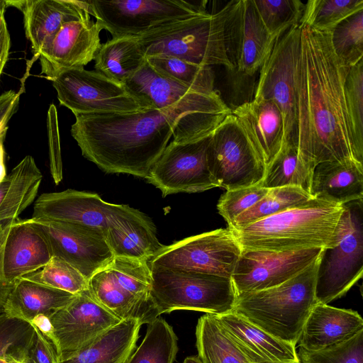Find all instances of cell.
Masks as SVG:
<instances>
[{
	"label": "cell",
	"instance_id": "1",
	"mask_svg": "<svg viewBox=\"0 0 363 363\" xmlns=\"http://www.w3.org/2000/svg\"><path fill=\"white\" fill-rule=\"evenodd\" d=\"M300 26L295 75L299 152L315 167L354 160L344 94L350 67L335 55L331 31Z\"/></svg>",
	"mask_w": 363,
	"mask_h": 363
},
{
	"label": "cell",
	"instance_id": "2",
	"mask_svg": "<svg viewBox=\"0 0 363 363\" xmlns=\"http://www.w3.org/2000/svg\"><path fill=\"white\" fill-rule=\"evenodd\" d=\"M74 116L71 134L86 159L106 173L145 179L176 126L174 119L155 108Z\"/></svg>",
	"mask_w": 363,
	"mask_h": 363
},
{
	"label": "cell",
	"instance_id": "3",
	"mask_svg": "<svg viewBox=\"0 0 363 363\" xmlns=\"http://www.w3.org/2000/svg\"><path fill=\"white\" fill-rule=\"evenodd\" d=\"M343 205L312 198L249 225L230 229L242 250L276 252L329 248L337 242Z\"/></svg>",
	"mask_w": 363,
	"mask_h": 363
},
{
	"label": "cell",
	"instance_id": "4",
	"mask_svg": "<svg viewBox=\"0 0 363 363\" xmlns=\"http://www.w3.org/2000/svg\"><path fill=\"white\" fill-rule=\"evenodd\" d=\"M123 84L138 99L175 121L174 142L211 135L232 113L217 90L189 86L160 74L147 61Z\"/></svg>",
	"mask_w": 363,
	"mask_h": 363
},
{
	"label": "cell",
	"instance_id": "5",
	"mask_svg": "<svg viewBox=\"0 0 363 363\" xmlns=\"http://www.w3.org/2000/svg\"><path fill=\"white\" fill-rule=\"evenodd\" d=\"M319 258L278 286L238 294L231 311L296 347L306 320L317 303L315 286Z\"/></svg>",
	"mask_w": 363,
	"mask_h": 363
},
{
	"label": "cell",
	"instance_id": "6",
	"mask_svg": "<svg viewBox=\"0 0 363 363\" xmlns=\"http://www.w3.org/2000/svg\"><path fill=\"white\" fill-rule=\"evenodd\" d=\"M230 1L219 11L178 19L135 38L145 57L167 55L204 67L233 71L226 51L225 22Z\"/></svg>",
	"mask_w": 363,
	"mask_h": 363
},
{
	"label": "cell",
	"instance_id": "7",
	"mask_svg": "<svg viewBox=\"0 0 363 363\" xmlns=\"http://www.w3.org/2000/svg\"><path fill=\"white\" fill-rule=\"evenodd\" d=\"M150 269V294L158 316L176 310L213 315L233 310L237 294L231 278L157 267Z\"/></svg>",
	"mask_w": 363,
	"mask_h": 363
},
{
	"label": "cell",
	"instance_id": "8",
	"mask_svg": "<svg viewBox=\"0 0 363 363\" xmlns=\"http://www.w3.org/2000/svg\"><path fill=\"white\" fill-rule=\"evenodd\" d=\"M40 58L42 74L52 82L61 105L74 115L130 113L151 108L123 84L84 67L57 68Z\"/></svg>",
	"mask_w": 363,
	"mask_h": 363
},
{
	"label": "cell",
	"instance_id": "9",
	"mask_svg": "<svg viewBox=\"0 0 363 363\" xmlns=\"http://www.w3.org/2000/svg\"><path fill=\"white\" fill-rule=\"evenodd\" d=\"M337 244L323 248L315 279L317 303L343 296L363 274V199L343 204Z\"/></svg>",
	"mask_w": 363,
	"mask_h": 363
},
{
	"label": "cell",
	"instance_id": "10",
	"mask_svg": "<svg viewBox=\"0 0 363 363\" xmlns=\"http://www.w3.org/2000/svg\"><path fill=\"white\" fill-rule=\"evenodd\" d=\"M207 164L216 187L226 190L259 184L266 169L264 161L232 113L210 136Z\"/></svg>",
	"mask_w": 363,
	"mask_h": 363
},
{
	"label": "cell",
	"instance_id": "11",
	"mask_svg": "<svg viewBox=\"0 0 363 363\" xmlns=\"http://www.w3.org/2000/svg\"><path fill=\"white\" fill-rule=\"evenodd\" d=\"M91 16L112 38H136L162 24L207 12L206 1L184 0L87 1Z\"/></svg>",
	"mask_w": 363,
	"mask_h": 363
},
{
	"label": "cell",
	"instance_id": "12",
	"mask_svg": "<svg viewBox=\"0 0 363 363\" xmlns=\"http://www.w3.org/2000/svg\"><path fill=\"white\" fill-rule=\"evenodd\" d=\"M301 26L296 25L277 38L259 70L255 97L274 102L284 122L283 144L298 145L296 66Z\"/></svg>",
	"mask_w": 363,
	"mask_h": 363
},
{
	"label": "cell",
	"instance_id": "13",
	"mask_svg": "<svg viewBox=\"0 0 363 363\" xmlns=\"http://www.w3.org/2000/svg\"><path fill=\"white\" fill-rule=\"evenodd\" d=\"M241 252L231 230L219 228L164 246L149 264L231 278Z\"/></svg>",
	"mask_w": 363,
	"mask_h": 363
},
{
	"label": "cell",
	"instance_id": "14",
	"mask_svg": "<svg viewBox=\"0 0 363 363\" xmlns=\"http://www.w3.org/2000/svg\"><path fill=\"white\" fill-rule=\"evenodd\" d=\"M30 220L47 240L52 257L69 263L88 281L115 257L102 228L46 219Z\"/></svg>",
	"mask_w": 363,
	"mask_h": 363
},
{
	"label": "cell",
	"instance_id": "15",
	"mask_svg": "<svg viewBox=\"0 0 363 363\" xmlns=\"http://www.w3.org/2000/svg\"><path fill=\"white\" fill-rule=\"evenodd\" d=\"M210 136L169 143L146 177L164 197L180 192L196 193L216 187L207 164Z\"/></svg>",
	"mask_w": 363,
	"mask_h": 363
},
{
	"label": "cell",
	"instance_id": "16",
	"mask_svg": "<svg viewBox=\"0 0 363 363\" xmlns=\"http://www.w3.org/2000/svg\"><path fill=\"white\" fill-rule=\"evenodd\" d=\"M276 40L263 25L253 0L230 1L225 45L232 72L253 76L269 57Z\"/></svg>",
	"mask_w": 363,
	"mask_h": 363
},
{
	"label": "cell",
	"instance_id": "17",
	"mask_svg": "<svg viewBox=\"0 0 363 363\" xmlns=\"http://www.w3.org/2000/svg\"><path fill=\"white\" fill-rule=\"evenodd\" d=\"M49 320L59 362L66 359L121 320L102 306L89 289L75 295Z\"/></svg>",
	"mask_w": 363,
	"mask_h": 363
},
{
	"label": "cell",
	"instance_id": "18",
	"mask_svg": "<svg viewBox=\"0 0 363 363\" xmlns=\"http://www.w3.org/2000/svg\"><path fill=\"white\" fill-rule=\"evenodd\" d=\"M323 248L276 252L242 250L231 276L236 294L278 286L314 262Z\"/></svg>",
	"mask_w": 363,
	"mask_h": 363
},
{
	"label": "cell",
	"instance_id": "19",
	"mask_svg": "<svg viewBox=\"0 0 363 363\" xmlns=\"http://www.w3.org/2000/svg\"><path fill=\"white\" fill-rule=\"evenodd\" d=\"M104 233L115 257L150 262L164 246L150 218L128 205L116 204Z\"/></svg>",
	"mask_w": 363,
	"mask_h": 363
},
{
	"label": "cell",
	"instance_id": "20",
	"mask_svg": "<svg viewBox=\"0 0 363 363\" xmlns=\"http://www.w3.org/2000/svg\"><path fill=\"white\" fill-rule=\"evenodd\" d=\"M7 4L22 11L26 38L38 56L50 46L64 24L91 15L87 1H7Z\"/></svg>",
	"mask_w": 363,
	"mask_h": 363
},
{
	"label": "cell",
	"instance_id": "21",
	"mask_svg": "<svg viewBox=\"0 0 363 363\" xmlns=\"http://www.w3.org/2000/svg\"><path fill=\"white\" fill-rule=\"evenodd\" d=\"M115 206L97 194L67 189L40 195L34 203L31 218L83 224L104 230Z\"/></svg>",
	"mask_w": 363,
	"mask_h": 363
},
{
	"label": "cell",
	"instance_id": "22",
	"mask_svg": "<svg viewBox=\"0 0 363 363\" xmlns=\"http://www.w3.org/2000/svg\"><path fill=\"white\" fill-rule=\"evenodd\" d=\"M125 270L116 264H108L88 281V289L94 299L121 320L140 319L148 324L158 317L152 298L141 301L130 292Z\"/></svg>",
	"mask_w": 363,
	"mask_h": 363
},
{
	"label": "cell",
	"instance_id": "23",
	"mask_svg": "<svg viewBox=\"0 0 363 363\" xmlns=\"http://www.w3.org/2000/svg\"><path fill=\"white\" fill-rule=\"evenodd\" d=\"M50 245L29 219H15L6 238L3 255L5 281L14 284L23 277L45 267L52 259Z\"/></svg>",
	"mask_w": 363,
	"mask_h": 363
},
{
	"label": "cell",
	"instance_id": "24",
	"mask_svg": "<svg viewBox=\"0 0 363 363\" xmlns=\"http://www.w3.org/2000/svg\"><path fill=\"white\" fill-rule=\"evenodd\" d=\"M214 317L250 363L299 361L295 346L269 335L240 315L230 311Z\"/></svg>",
	"mask_w": 363,
	"mask_h": 363
},
{
	"label": "cell",
	"instance_id": "25",
	"mask_svg": "<svg viewBox=\"0 0 363 363\" xmlns=\"http://www.w3.org/2000/svg\"><path fill=\"white\" fill-rule=\"evenodd\" d=\"M90 16L86 14L64 24L39 57L57 68L84 67L94 60L101 45L103 27Z\"/></svg>",
	"mask_w": 363,
	"mask_h": 363
},
{
	"label": "cell",
	"instance_id": "26",
	"mask_svg": "<svg viewBox=\"0 0 363 363\" xmlns=\"http://www.w3.org/2000/svg\"><path fill=\"white\" fill-rule=\"evenodd\" d=\"M266 167L281 148L284 122L281 113L272 101L256 98L232 110Z\"/></svg>",
	"mask_w": 363,
	"mask_h": 363
},
{
	"label": "cell",
	"instance_id": "27",
	"mask_svg": "<svg viewBox=\"0 0 363 363\" xmlns=\"http://www.w3.org/2000/svg\"><path fill=\"white\" fill-rule=\"evenodd\" d=\"M362 330L363 319L356 311L316 303L303 325L299 346L318 351L345 342Z\"/></svg>",
	"mask_w": 363,
	"mask_h": 363
},
{
	"label": "cell",
	"instance_id": "28",
	"mask_svg": "<svg viewBox=\"0 0 363 363\" xmlns=\"http://www.w3.org/2000/svg\"><path fill=\"white\" fill-rule=\"evenodd\" d=\"M310 194L314 199L341 205L363 199V164L353 159L318 164Z\"/></svg>",
	"mask_w": 363,
	"mask_h": 363
},
{
	"label": "cell",
	"instance_id": "29",
	"mask_svg": "<svg viewBox=\"0 0 363 363\" xmlns=\"http://www.w3.org/2000/svg\"><path fill=\"white\" fill-rule=\"evenodd\" d=\"M142 325L138 318L121 320L59 363H125L136 349Z\"/></svg>",
	"mask_w": 363,
	"mask_h": 363
},
{
	"label": "cell",
	"instance_id": "30",
	"mask_svg": "<svg viewBox=\"0 0 363 363\" xmlns=\"http://www.w3.org/2000/svg\"><path fill=\"white\" fill-rule=\"evenodd\" d=\"M75 295L21 278L8 296L4 313L31 323L40 315L50 317L67 306Z\"/></svg>",
	"mask_w": 363,
	"mask_h": 363
},
{
	"label": "cell",
	"instance_id": "31",
	"mask_svg": "<svg viewBox=\"0 0 363 363\" xmlns=\"http://www.w3.org/2000/svg\"><path fill=\"white\" fill-rule=\"evenodd\" d=\"M43 174L33 157L26 156L0 182V222L18 218L35 200Z\"/></svg>",
	"mask_w": 363,
	"mask_h": 363
},
{
	"label": "cell",
	"instance_id": "32",
	"mask_svg": "<svg viewBox=\"0 0 363 363\" xmlns=\"http://www.w3.org/2000/svg\"><path fill=\"white\" fill-rule=\"evenodd\" d=\"M95 71L124 84L145 62L135 38H114L101 44L94 59Z\"/></svg>",
	"mask_w": 363,
	"mask_h": 363
},
{
	"label": "cell",
	"instance_id": "33",
	"mask_svg": "<svg viewBox=\"0 0 363 363\" xmlns=\"http://www.w3.org/2000/svg\"><path fill=\"white\" fill-rule=\"evenodd\" d=\"M315 166L301 155L298 145L282 144L279 152L266 167L264 176L258 184L264 189L294 186L310 194Z\"/></svg>",
	"mask_w": 363,
	"mask_h": 363
},
{
	"label": "cell",
	"instance_id": "34",
	"mask_svg": "<svg viewBox=\"0 0 363 363\" xmlns=\"http://www.w3.org/2000/svg\"><path fill=\"white\" fill-rule=\"evenodd\" d=\"M198 357L202 363H250L213 315H202L196 328Z\"/></svg>",
	"mask_w": 363,
	"mask_h": 363
},
{
	"label": "cell",
	"instance_id": "35",
	"mask_svg": "<svg viewBox=\"0 0 363 363\" xmlns=\"http://www.w3.org/2000/svg\"><path fill=\"white\" fill-rule=\"evenodd\" d=\"M178 352L177 337L162 318L147 324L144 339L125 363H173Z\"/></svg>",
	"mask_w": 363,
	"mask_h": 363
},
{
	"label": "cell",
	"instance_id": "36",
	"mask_svg": "<svg viewBox=\"0 0 363 363\" xmlns=\"http://www.w3.org/2000/svg\"><path fill=\"white\" fill-rule=\"evenodd\" d=\"M312 198L309 193L297 186H286L270 189L259 201L239 215L228 225V228L234 229L249 225L303 203Z\"/></svg>",
	"mask_w": 363,
	"mask_h": 363
},
{
	"label": "cell",
	"instance_id": "37",
	"mask_svg": "<svg viewBox=\"0 0 363 363\" xmlns=\"http://www.w3.org/2000/svg\"><path fill=\"white\" fill-rule=\"evenodd\" d=\"M344 94L353 157L363 164V59L349 68Z\"/></svg>",
	"mask_w": 363,
	"mask_h": 363
},
{
	"label": "cell",
	"instance_id": "38",
	"mask_svg": "<svg viewBox=\"0 0 363 363\" xmlns=\"http://www.w3.org/2000/svg\"><path fill=\"white\" fill-rule=\"evenodd\" d=\"M145 59L155 71L165 77L199 90H216L215 74L211 67L198 65L167 55H153Z\"/></svg>",
	"mask_w": 363,
	"mask_h": 363
},
{
	"label": "cell",
	"instance_id": "39",
	"mask_svg": "<svg viewBox=\"0 0 363 363\" xmlns=\"http://www.w3.org/2000/svg\"><path fill=\"white\" fill-rule=\"evenodd\" d=\"M363 9V0H310L305 4L300 25L331 31L341 21Z\"/></svg>",
	"mask_w": 363,
	"mask_h": 363
},
{
	"label": "cell",
	"instance_id": "40",
	"mask_svg": "<svg viewBox=\"0 0 363 363\" xmlns=\"http://www.w3.org/2000/svg\"><path fill=\"white\" fill-rule=\"evenodd\" d=\"M35 333L30 323L0 314V363H23Z\"/></svg>",
	"mask_w": 363,
	"mask_h": 363
},
{
	"label": "cell",
	"instance_id": "41",
	"mask_svg": "<svg viewBox=\"0 0 363 363\" xmlns=\"http://www.w3.org/2000/svg\"><path fill=\"white\" fill-rule=\"evenodd\" d=\"M257 13L269 32L279 38L290 28L300 25L305 4L299 0H253Z\"/></svg>",
	"mask_w": 363,
	"mask_h": 363
},
{
	"label": "cell",
	"instance_id": "42",
	"mask_svg": "<svg viewBox=\"0 0 363 363\" xmlns=\"http://www.w3.org/2000/svg\"><path fill=\"white\" fill-rule=\"evenodd\" d=\"M331 44L337 57L349 67L363 59V9L331 30Z\"/></svg>",
	"mask_w": 363,
	"mask_h": 363
},
{
	"label": "cell",
	"instance_id": "43",
	"mask_svg": "<svg viewBox=\"0 0 363 363\" xmlns=\"http://www.w3.org/2000/svg\"><path fill=\"white\" fill-rule=\"evenodd\" d=\"M22 278L72 294L88 289V280L65 260L52 257L40 269Z\"/></svg>",
	"mask_w": 363,
	"mask_h": 363
},
{
	"label": "cell",
	"instance_id": "44",
	"mask_svg": "<svg viewBox=\"0 0 363 363\" xmlns=\"http://www.w3.org/2000/svg\"><path fill=\"white\" fill-rule=\"evenodd\" d=\"M301 363H363V330L349 340L318 351L300 347Z\"/></svg>",
	"mask_w": 363,
	"mask_h": 363
},
{
	"label": "cell",
	"instance_id": "45",
	"mask_svg": "<svg viewBox=\"0 0 363 363\" xmlns=\"http://www.w3.org/2000/svg\"><path fill=\"white\" fill-rule=\"evenodd\" d=\"M268 191V189L262 188L258 184L227 190L218 201V211L229 225L239 215L251 208Z\"/></svg>",
	"mask_w": 363,
	"mask_h": 363
},
{
	"label": "cell",
	"instance_id": "46",
	"mask_svg": "<svg viewBox=\"0 0 363 363\" xmlns=\"http://www.w3.org/2000/svg\"><path fill=\"white\" fill-rule=\"evenodd\" d=\"M48 132L50 174L55 184L62 179V162L61 157L57 114L54 104L48 112Z\"/></svg>",
	"mask_w": 363,
	"mask_h": 363
},
{
	"label": "cell",
	"instance_id": "47",
	"mask_svg": "<svg viewBox=\"0 0 363 363\" xmlns=\"http://www.w3.org/2000/svg\"><path fill=\"white\" fill-rule=\"evenodd\" d=\"M33 345L23 363H59L54 342L36 327Z\"/></svg>",
	"mask_w": 363,
	"mask_h": 363
},
{
	"label": "cell",
	"instance_id": "48",
	"mask_svg": "<svg viewBox=\"0 0 363 363\" xmlns=\"http://www.w3.org/2000/svg\"><path fill=\"white\" fill-rule=\"evenodd\" d=\"M13 220H7L0 222V314L4 313L6 302L13 286L5 281L3 271L4 245Z\"/></svg>",
	"mask_w": 363,
	"mask_h": 363
},
{
	"label": "cell",
	"instance_id": "49",
	"mask_svg": "<svg viewBox=\"0 0 363 363\" xmlns=\"http://www.w3.org/2000/svg\"><path fill=\"white\" fill-rule=\"evenodd\" d=\"M20 94L9 90L0 95V137L6 135L7 124L18 109Z\"/></svg>",
	"mask_w": 363,
	"mask_h": 363
},
{
	"label": "cell",
	"instance_id": "50",
	"mask_svg": "<svg viewBox=\"0 0 363 363\" xmlns=\"http://www.w3.org/2000/svg\"><path fill=\"white\" fill-rule=\"evenodd\" d=\"M10 45V35L3 17L0 20V76L8 59Z\"/></svg>",
	"mask_w": 363,
	"mask_h": 363
},
{
	"label": "cell",
	"instance_id": "51",
	"mask_svg": "<svg viewBox=\"0 0 363 363\" xmlns=\"http://www.w3.org/2000/svg\"><path fill=\"white\" fill-rule=\"evenodd\" d=\"M5 137L6 135L0 137V182L6 175L5 174V167L4 164V150L3 146Z\"/></svg>",
	"mask_w": 363,
	"mask_h": 363
},
{
	"label": "cell",
	"instance_id": "52",
	"mask_svg": "<svg viewBox=\"0 0 363 363\" xmlns=\"http://www.w3.org/2000/svg\"><path fill=\"white\" fill-rule=\"evenodd\" d=\"M183 363H202L200 358L197 356L187 357Z\"/></svg>",
	"mask_w": 363,
	"mask_h": 363
},
{
	"label": "cell",
	"instance_id": "53",
	"mask_svg": "<svg viewBox=\"0 0 363 363\" xmlns=\"http://www.w3.org/2000/svg\"><path fill=\"white\" fill-rule=\"evenodd\" d=\"M7 6H8L7 1L0 0V20L3 17H4V12H5V10H6Z\"/></svg>",
	"mask_w": 363,
	"mask_h": 363
},
{
	"label": "cell",
	"instance_id": "54",
	"mask_svg": "<svg viewBox=\"0 0 363 363\" xmlns=\"http://www.w3.org/2000/svg\"><path fill=\"white\" fill-rule=\"evenodd\" d=\"M286 363H301L300 361L298 362H286Z\"/></svg>",
	"mask_w": 363,
	"mask_h": 363
}]
</instances>
